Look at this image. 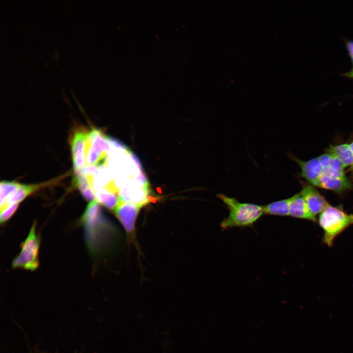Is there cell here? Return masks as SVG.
Returning a JSON list of instances; mask_svg holds the SVG:
<instances>
[{"mask_svg":"<svg viewBox=\"0 0 353 353\" xmlns=\"http://www.w3.org/2000/svg\"><path fill=\"white\" fill-rule=\"evenodd\" d=\"M220 199L229 211L228 216L220 223L222 230L233 227H252L263 215V206L241 202L236 198L218 194Z\"/></svg>","mask_w":353,"mask_h":353,"instance_id":"cell-1","label":"cell"},{"mask_svg":"<svg viewBox=\"0 0 353 353\" xmlns=\"http://www.w3.org/2000/svg\"><path fill=\"white\" fill-rule=\"evenodd\" d=\"M317 222L323 231L322 242L331 247L336 238L353 225V214L328 204L319 214Z\"/></svg>","mask_w":353,"mask_h":353,"instance_id":"cell-2","label":"cell"},{"mask_svg":"<svg viewBox=\"0 0 353 353\" xmlns=\"http://www.w3.org/2000/svg\"><path fill=\"white\" fill-rule=\"evenodd\" d=\"M110 143L106 136L99 129L87 133L85 143V162L89 165L102 167L107 162Z\"/></svg>","mask_w":353,"mask_h":353,"instance_id":"cell-3","label":"cell"},{"mask_svg":"<svg viewBox=\"0 0 353 353\" xmlns=\"http://www.w3.org/2000/svg\"><path fill=\"white\" fill-rule=\"evenodd\" d=\"M39 240L35 231V224L31 228L29 234L22 243L20 254L12 262L14 268H22L34 271L39 265L38 254Z\"/></svg>","mask_w":353,"mask_h":353,"instance_id":"cell-4","label":"cell"},{"mask_svg":"<svg viewBox=\"0 0 353 353\" xmlns=\"http://www.w3.org/2000/svg\"><path fill=\"white\" fill-rule=\"evenodd\" d=\"M149 188L145 187L135 180L121 186L118 191L119 199L125 202L137 204L141 207L149 202Z\"/></svg>","mask_w":353,"mask_h":353,"instance_id":"cell-5","label":"cell"},{"mask_svg":"<svg viewBox=\"0 0 353 353\" xmlns=\"http://www.w3.org/2000/svg\"><path fill=\"white\" fill-rule=\"evenodd\" d=\"M301 184L302 189L300 193L303 198L310 212L316 217L329 203L315 186L303 182Z\"/></svg>","mask_w":353,"mask_h":353,"instance_id":"cell-6","label":"cell"},{"mask_svg":"<svg viewBox=\"0 0 353 353\" xmlns=\"http://www.w3.org/2000/svg\"><path fill=\"white\" fill-rule=\"evenodd\" d=\"M290 156L300 167V177L306 179L311 185L316 187L323 170L318 157L308 161H303L294 155H290Z\"/></svg>","mask_w":353,"mask_h":353,"instance_id":"cell-7","label":"cell"},{"mask_svg":"<svg viewBox=\"0 0 353 353\" xmlns=\"http://www.w3.org/2000/svg\"><path fill=\"white\" fill-rule=\"evenodd\" d=\"M141 208L137 204L125 202L119 199L114 211L127 232L131 233L133 231L135 222Z\"/></svg>","mask_w":353,"mask_h":353,"instance_id":"cell-8","label":"cell"},{"mask_svg":"<svg viewBox=\"0 0 353 353\" xmlns=\"http://www.w3.org/2000/svg\"><path fill=\"white\" fill-rule=\"evenodd\" d=\"M87 133L76 131L71 142V152L75 172L82 170L85 162V143Z\"/></svg>","mask_w":353,"mask_h":353,"instance_id":"cell-9","label":"cell"},{"mask_svg":"<svg viewBox=\"0 0 353 353\" xmlns=\"http://www.w3.org/2000/svg\"><path fill=\"white\" fill-rule=\"evenodd\" d=\"M316 187L332 191L338 194L351 190L353 185L350 179L346 176L331 177L322 174Z\"/></svg>","mask_w":353,"mask_h":353,"instance_id":"cell-10","label":"cell"},{"mask_svg":"<svg viewBox=\"0 0 353 353\" xmlns=\"http://www.w3.org/2000/svg\"><path fill=\"white\" fill-rule=\"evenodd\" d=\"M289 216L316 223V217L310 212L303 198L299 192L291 197Z\"/></svg>","mask_w":353,"mask_h":353,"instance_id":"cell-11","label":"cell"},{"mask_svg":"<svg viewBox=\"0 0 353 353\" xmlns=\"http://www.w3.org/2000/svg\"><path fill=\"white\" fill-rule=\"evenodd\" d=\"M326 152L337 158L344 168L348 167L349 170L353 172V153L348 144L331 145L326 150Z\"/></svg>","mask_w":353,"mask_h":353,"instance_id":"cell-12","label":"cell"},{"mask_svg":"<svg viewBox=\"0 0 353 353\" xmlns=\"http://www.w3.org/2000/svg\"><path fill=\"white\" fill-rule=\"evenodd\" d=\"M45 185L46 183L21 185L19 189L5 201L2 206L0 207V210L13 204L19 203L26 197Z\"/></svg>","mask_w":353,"mask_h":353,"instance_id":"cell-13","label":"cell"},{"mask_svg":"<svg viewBox=\"0 0 353 353\" xmlns=\"http://www.w3.org/2000/svg\"><path fill=\"white\" fill-rule=\"evenodd\" d=\"M291 197L272 202L263 206L264 215L271 216H289Z\"/></svg>","mask_w":353,"mask_h":353,"instance_id":"cell-14","label":"cell"},{"mask_svg":"<svg viewBox=\"0 0 353 353\" xmlns=\"http://www.w3.org/2000/svg\"><path fill=\"white\" fill-rule=\"evenodd\" d=\"M74 182L86 200L90 202L96 200L91 183L82 171L75 172Z\"/></svg>","mask_w":353,"mask_h":353,"instance_id":"cell-15","label":"cell"},{"mask_svg":"<svg viewBox=\"0 0 353 353\" xmlns=\"http://www.w3.org/2000/svg\"><path fill=\"white\" fill-rule=\"evenodd\" d=\"M96 201L109 209L114 210L119 197L117 194L111 191L101 189L94 192Z\"/></svg>","mask_w":353,"mask_h":353,"instance_id":"cell-16","label":"cell"},{"mask_svg":"<svg viewBox=\"0 0 353 353\" xmlns=\"http://www.w3.org/2000/svg\"><path fill=\"white\" fill-rule=\"evenodd\" d=\"M21 184L15 181H2L0 184V207L5 201L15 193L20 187Z\"/></svg>","mask_w":353,"mask_h":353,"instance_id":"cell-17","label":"cell"},{"mask_svg":"<svg viewBox=\"0 0 353 353\" xmlns=\"http://www.w3.org/2000/svg\"><path fill=\"white\" fill-rule=\"evenodd\" d=\"M19 203L9 205L0 210V221L2 223L7 221L15 212Z\"/></svg>","mask_w":353,"mask_h":353,"instance_id":"cell-18","label":"cell"},{"mask_svg":"<svg viewBox=\"0 0 353 353\" xmlns=\"http://www.w3.org/2000/svg\"><path fill=\"white\" fill-rule=\"evenodd\" d=\"M346 45L349 55L352 60L353 67V41H348L346 43Z\"/></svg>","mask_w":353,"mask_h":353,"instance_id":"cell-19","label":"cell"},{"mask_svg":"<svg viewBox=\"0 0 353 353\" xmlns=\"http://www.w3.org/2000/svg\"><path fill=\"white\" fill-rule=\"evenodd\" d=\"M344 75L348 77L353 78V67L350 71L346 73Z\"/></svg>","mask_w":353,"mask_h":353,"instance_id":"cell-20","label":"cell"},{"mask_svg":"<svg viewBox=\"0 0 353 353\" xmlns=\"http://www.w3.org/2000/svg\"><path fill=\"white\" fill-rule=\"evenodd\" d=\"M349 144L350 150L353 153V140Z\"/></svg>","mask_w":353,"mask_h":353,"instance_id":"cell-21","label":"cell"}]
</instances>
